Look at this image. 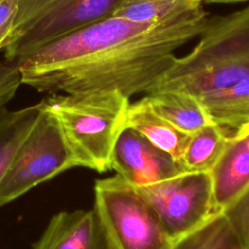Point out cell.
Returning a JSON list of instances; mask_svg holds the SVG:
<instances>
[{"mask_svg":"<svg viewBox=\"0 0 249 249\" xmlns=\"http://www.w3.org/2000/svg\"><path fill=\"white\" fill-rule=\"evenodd\" d=\"M202 6L178 18L137 23L110 16L44 45L16 62L21 83L40 92L147 93L173 63L175 51L198 36Z\"/></svg>","mask_w":249,"mask_h":249,"instance_id":"cell-1","label":"cell"},{"mask_svg":"<svg viewBox=\"0 0 249 249\" xmlns=\"http://www.w3.org/2000/svg\"><path fill=\"white\" fill-rule=\"evenodd\" d=\"M199 36L147 93L178 90L199 96L249 77V6L208 18Z\"/></svg>","mask_w":249,"mask_h":249,"instance_id":"cell-2","label":"cell"},{"mask_svg":"<svg viewBox=\"0 0 249 249\" xmlns=\"http://www.w3.org/2000/svg\"><path fill=\"white\" fill-rule=\"evenodd\" d=\"M56 118L80 167L110 169L129 98L118 91L54 93L41 100Z\"/></svg>","mask_w":249,"mask_h":249,"instance_id":"cell-3","label":"cell"},{"mask_svg":"<svg viewBox=\"0 0 249 249\" xmlns=\"http://www.w3.org/2000/svg\"><path fill=\"white\" fill-rule=\"evenodd\" d=\"M110 169L133 187L154 184L187 172L170 154L129 127H122L116 138Z\"/></svg>","mask_w":249,"mask_h":249,"instance_id":"cell-8","label":"cell"},{"mask_svg":"<svg viewBox=\"0 0 249 249\" xmlns=\"http://www.w3.org/2000/svg\"><path fill=\"white\" fill-rule=\"evenodd\" d=\"M209 173L215 205L222 212L249 187V149L242 137L230 136Z\"/></svg>","mask_w":249,"mask_h":249,"instance_id":"cell-10","label":"cell"},{"mask_svg":"<svg viewBox=\"0 0 249 249\" xmlns=\"http://www.w3.org/2000/svg\"><path fill=\"white\" fill-rule=\"evenodd\" d=\"M232 135L238 136V137H242L244 139L248 149H249V127L245 128V129H242V130H240V131H238V132H236V133H234Z\"/></svg>","mask_w":249,"mask_h":249,"instance_id":"cell-22","label":"cell"},{"mask_svg":"<svg viewBox=\"0 0 249 249\" xmlns=\"http://www.w3.org/2000/svg\"><path fill=\"white\" fill-rule=\"evenodd\" d=\"M243 249H249V187L223 211Z\"/></svg>","mask_w":249,"mask_h":249,"instance_id":"cell-18","label":"cell"},{"mask_svg":"<svg viewBox=\"0 0 249 249\" xmlns=\"http://www.w3.org/2000/svg\"><path fill=\"white\" fill-rule=\"evenodd\" d=\"M40 112V102L18 110L0 108V182Z\"/></svg>","mask_w":249,"mask_h":249,"instance_id":"cell-15","label":"cell"},{"mask_svg":"<svg viewBox=\"0 0 249 249\" xmlns=\"http://www.w3.org/2000/svg\"><path fill=\"white\" fill-rule=\"evenodd\" d=\"M230 136L211 123L190 134L180 164L187 172H209L223 154Z\"/></svg>","mask_w":249,"mask_h":249,"instance_id":"cell-14","label":"cell"},{"mask_svg":"<svg viewBox=\"0 0 249 249\" xmlns=\"http://www.w3.org/2000/svg\"><path fill=\"white\" fill-rule=\"evenodd\" d=\"M21 83V75L16 63L0 62V108L14 98Z\"/></svg>","mask_w":249,"mask_h":249,"instance_id":"cell-19","label":"cell"},{"mask_svg":"<svg viewBox=\"0 0 249 249\" xmlns=\"http://www.w3.org/2000/svg\"><path fill=\"white\" fill-rule=\"evenodd\" d=\"M134 189L150 205L173 242L219 213L209 172H183Z\"/></svg>","mask_w":249,"mask_h":249,"instance_id":"cell-7","label":"cell"},{"mask_svg":"<svg viewBox=\"0 0 249 249\" xmlns=\"http://www.w3.org/2000/svg\"><path fill=\"white\" fill-rule=\"evenodd\" d=\"M248 127H249V124H248V125H247V126H245V127H243V128H241V129H240V130H242V129H245V128H248ZM240 130H238V131H240ZM238 131H237V132H238ZM235 133H236V132H235Z\"/></svg>","mask_w":249,"mask_h":249,"instance_id":"cell-23","label":"cell"},{"mask_svg":"<svg viewBox=\"0 0 249 249\" xmlns=\"http://www.w3.org/2000/svg\"><path fill=\"white\" fill-rule=\"evenodd\" d=\"M3 1H4V0H0V3H1V2H3Z\"/></svg>","mask_w":249,"mask_h":249,"instance_id":"cell-24","label":"cell"},{"mask_svg":"<svg viewBox=\"0 0 249 249\" xmlns=\"http://www.w3.org/2000/svg\"><path fill=\"white\" fill-rule=\"evenodd\" d=\"M93 209L111 249H169L173 243L150 205L118 174L95 181Z\"/></svg>","mask_w":249,"mask_h":249,"instance_id":"cell-5","label":"cell"},{"mask_svg":"<svg viewBox=\"0 0 249 249\" xmlns=\"http://www.w3.org/2000/svg\"><path fill=\"white\" fill-rule=\"evenodd\" d=\"M19 0H4L0 3V50H3L12 32Z\"/></svg>","mask_w":249,"mask_h":249,"instance_id":"cell-20","label":"cell"},{"mask_svg":"<svg viewBox=\"0 0 249 249\" xmlns=\"http://www.w3.org/2000/svg\"><path fill=\"white\" fill-rule=\"evenodd\" d=\"M40 103L41 112L36 122L0 182V206L60 172L79 166L56 118Z\"/></svg>","mask_w":249,"mask_h":249,"instance_id":"cell-6","label":"cell"},{"mask_svg":"<svg viewBox=\"0 0 249 249\" xmlns=\"http://www.w3.org/2000/svg\"><path fill=\"white\" fill-rule=\"evenodd\" d=\"M202 3H208V4H231V3H239V2H245L249 0H201Z\"/></svg>","mask_w":249,"mask_h":249,"instance_id":"cell-21","label":"cell"},{"mask_svg":"<svg viewBox=\"0 0 249 249\" xmlns=\"http://www.w3.org/2000/svg\"><path fill=\"white\" fill-rule=\"evenodd\" d=\"M32 249H111L94 211H61L50 220Z\"/></svg>","mask_w":249,"mask_h":249,"instance_id":"cell-9","label":"cell"},{"mask_svg":"<svg viewBox=\"0 0 249 249\" xmlns=\"http://www.w3.org/2000/svg\"><path fill=\"white\" fill-rule=\"evenodd\" d=\"M201 6V0H121L112 16L150 23L178 18Z\"/></svg>","mask_w":249,"mask_h":249,"instance_id":"cell-16","label":"cell"},{"mask_svg":"<svg viewBox=\"0 0 249 249\" xmlns=\"http://www.w3.org/2000/svg\"><path fill=\"white\" fill-rule=\"evenodd\" d=\"M150 107L179 130L191 134L211 124L199 99L178 90H159L144 96Z\"/></svg>","mask_w":249,"mask_h":249,"instance_id":"cell-13","label":"cell"},{"mask_svg":"<svg viewBox=\"0 0 249 249\" xmlns=\"http://www.w3.org/2000/svg\"><path fill=\"white\" fill-rule=\"evenodd\" d=\"M123 127L137 131L154 145L170 154L177 161L180 160L190 137V134L179 130L154 112L145 97L128 104Z\"/></svg>","mask_w":249,"mask_h":249,"instance_id":"cell-11","label":"cell"},{"mask_svg":"<svg viewBox=\"0 0 249 249\" xmlns=\"http://www.w3.org/2000/svg\"><path fill=\"white\" fill-rule=\"evenodd\" d=\"M169 249H243L241 242L223 212L175 240Z\"/></svg>","mask_w":249,"mask_h":249,"instance_id":"cell-17","label":"cell"},{"mask_svg":"<svg viewBox=\"0 0 249 249\" xmlns=\"http://www.w3.org/2000/svg\"><path fill=\"white\" fill-rule=\"evenodd\" d=\"M196 97L211 122L222 128L237 132L249 124V77Z\"/></svg>","mask_w":249,"mask_h":249,"instance_id":"cell-12","label":"cell"},{"mask_svg":"<svg viewBox=\"0 0 249 249\" xmlns=\"http://www.w3.org/2000/svg\"><path fill=\"white\" fill-rule=\"evenodd\" d=\"M121 0H19L5 59L16 63L35 50L112 16Z\"/></svg>","mask_w":249,"mask_h":249,"instance_id":"cell-4","label":"cell"}]
</instances>
